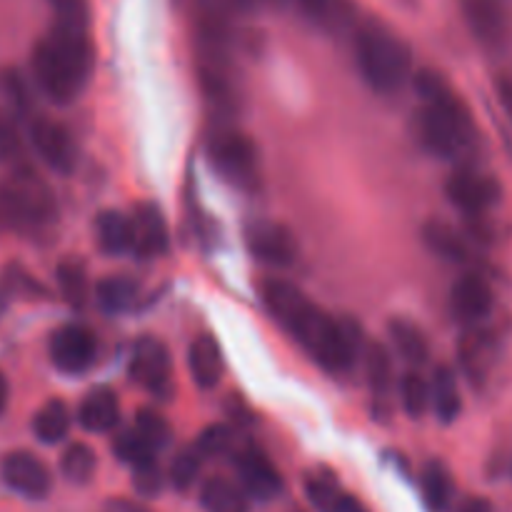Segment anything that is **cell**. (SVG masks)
<instances>
[{"label": "cell", "instance_id": "1", "mask_svg": "<svg viewBox=\"0 0 512 512\" xmlns=\"http://www.w3.org/2000/svg\"><path fill=\"white\" fill-rule=\"evenodd\" d=\"M260 298L275 323L293 335L320 368L333 375L353 370L360 355V330L353 320L333 318L283 278L260 280Z\"/></svg>", "mask_w": 512, "mask_h": 512}, {"label": "cell", "instance_id": "2", "mask_svg": "<svg viewBox=\"0 0 512 512\" xmlns=\"http://www.w3.org/2000/svg\"><path fill=\"white\" fill-rule=\"evenodd\" d=\"M413 85L423 103L415 113V135L420 145L435 158H458L463 150H468L475 135L468 105L438 70H418Z\"/></svg>", "mask_w": 512, "mask_h": 512}, {"label": "cell", "instance_id": "3", "mask_svg": "<svg viewBox=\"0 0 512 512\" xmlns=\"http://www.w3.org/2000/svg\"><path fill=\"white\" fill-rule=\"evenodd\" d=\"M93 43L88 30L55 23L33 48V78L40 93L58 105H68L83 93L93 73Z\"/></svg>", "mask_w": 512, "mask_h": 512}, {"label": "cell", "instance_id": "4", "mask_svg": "<svg viewBox=\"0 0 512 512\" xmlns=\"http://www.w3.org/2000/svg\"><path fill=\"white\" fill-rule=\"evenodd\" d=\"M355 63L378 95H398L413 80L408 43L380 20H368L355 33Z\"/></svg>", "mask_w": 512, "mask_h": 512}, {"label": "cell", "instance_id": "5", "mask_svg": "<svg viewBox=\"0 0 512 512\" xmlns=\"http://www.w3.org/2000/svg\"><path fill=\"white\" fill-rule=\"evenodd\" d=\"M58 218L48 185L30 170L18 168L0 185V225L15 230H43Z\"/></svg>", "mask_w": 512, "mask_h": 512}, {"label": "cell", "instance_id": "6", "mask_svg": "<svg viewBox=\"0 0 512 512\" xmlns=\"http://www.w3.org/2000/svg\"><path fill=\"white\" fill-rule=\"evenodd\" d=\"M208 160L233 188L255 190L260 183V160L253 140L238 130H215L208 138Z\"/></svg>", "mask_w": 512, "mask_h": 512}, {"label": "cell", "instance_id": "7", "mask_svg": "<svg viewBox=\"0 0 512 512\" xmlns=\"http://www.w3.org/2000/svg\"><path fill=\"white\" fill-rule=\"evenodd\" d=\"M245 243H248L250 255L268 268L283 270L298 260V240L290 233V228L275 220L250 223L245 228Z\"/></svg>", "mask_w": 512, "mask_h": 512}, {"label": "cell", "instance_id": "8", "mask_svg": "<svg viewBox=\"0 0 512 512\" xmlns=\"http://www.w3.org/2000/svg\"><path fill=\"white\" fill-rule=\"evenodd\" d=\"M445 193L450 203L470 218V215H485L493 205H498L503 188L493 175H485L475 168H458L445 183Z\"/></svg>", "mask_w": 512, "mask_h": 512}, {"label": "cell", "instance_id": "9", "mask_svg": "<svg viewBox=\"0 0 512 512\" xmlns=\"http://www.w3.org/2000/svg\"><path fill=\"white\" fill-rule=\"evenodd\" d=\"M128 373L133 383L148 390L150 395L165 398L173 388V365H170V353L158 338H140L135 343L133 355H130Z\"/></svg>", "mask_w": 512, "mask_h": 512}, {"label": "cell", "instance_id": "10", "mask_svg": "<svg viewBox=\"0 0 512 512\" xmlns=\"http://www.w3.org/2000/svg\"><path fill=\"white\" fill-rule=\"evenodd\" d=\"M28 138L38 158L50 170L60 175L73 173L75 163H78V148H75L73 135H70V130L63 123L50 118L30 120Z\"/></svg>", "mask_w": 512, "mask_h": 512}, {"label": "cell", "instance_id": "11", "mask_svg": "<svg viewBox=\"0 0 512 512\" xmlns=\"http://www.w3.org/2000/svg\"><path fill=\"white\" fill-rule=\"evenodd\" d=\"M468 30L483 48L500 50L512 35L510 10L505 0H460Z\"/></svg>", "mask_w": 512, "mask_h": 512}, {"label": "cell", "instance_id": "12", "mask_svg": "<svg viewBox=\"0 0 512 512\" xmlns=\"http://www.w3.org/2000/svg\"><path fill=\"white\" fill-rule=\"evenodd\" d=\"M50 360L60 373H85L98 360V338L85 325H63L50 335Z\"/></svg>", "mask_w": 512, "mask_h": 512}, {"label": "cell", "instance_id": "13", "mask_svg": "<svg viewBox=\"0 0 512 512\" xmlns=\"http://www.w3.org/2000/svg\"><path fill=\"white\" fill-rule=\"evenodd\" d=\"M0 478L13 493L28 500H43L53 490V475L48 465L28 450H13L5 455L0 460Z\"/></svg>", "mask_w": 512, "mask_h": 512}, {"label": "cell", "instance_id": "14", "mask_svg": "<svg viewBox=\"0 0 512 512\" xmlns=\"http://www.w3.org/2000/svg\"><path fill=\"white\" fill-rule=\"evenodd\" d=\"M235 470L248 498L268 503L283 493V475L278 473L268 455L258 448H243L235 453Z\"/></svg>", "mask_w": 512, "mask_h": 512}, {"label": "cell", "instance_id": "15", "mask_svg": "<svg viewBox=\"0 0 512 512\" xmlns=\"http://www.w3.org/2000/svg\"><path fill=\"white\" fill-rule=\"evenodd\" d=\"M493 305V288L478 273H465L463 278L455 280L453 290H450V310L465 325L483 323L490 315V310H493Z\"/></svg>", "mask_w": 512, "mask_h": 512}, {"label": "cell", "instance_id": "16", "mask_svg": "<svg viewBox=\"0 0 512 512\" xmlns=\"http://www.w3.org/2000/svg\"><path fill=\"white\" fill-rule=\"evenodd\" d=\"M133 228V250L135 258H160L170 248L168 223H165L160 208L150 203H140L130 215Z\"/></svg>", "mask_w": 512, "mask_h": 512}, {"label": "cell", "instance_id": "17", "mask_svg": "<svg viewBox=\"0 0 512 512\" xmlns=\"http://www.w3.org/2000/svg\"><path fill=\"white\" fill-rule=\"evenodd\" d=\"M365 375H368L370 395H373L375 418L383 420L390 413V395H393V358L383 343H370L365 348Z\"/></svg>", "mask_w": 512, "mask_h": 512}, {"label": "cell", "instance_id": "18", "mask_svg": "<svg viewBox=\"0 0 512 512\" xmlns=\"http://www.w3.org/2000/svg\"><path fill=\"white\" fill-rule=\"evenodd\" d=\"M120 420V403H118V395L113 393L110 388H93L88 390L83 400H80V408H78V423L83 425L88 433L95 435H103L115 430Z\"/></svg>", "mask_w": 512, "mask_h": 512}, {"label": "cell", "instance_id": "19", "mask_svg": "<svg viewBox=\"0 0 512 512\" xmlns=\"http://www.w3.org/2000/svg\"><path fill=\"white\" fill-rule=\"evenodd\" d=\"M188 365H190V375H193L195 385L203 390L215 388L223 378L225 370V360H223V350L220 345L215 343V338L210 335H200V338L193 340L188 350Z\"/></svg>", "mask_w": 512, "mask_h": 512}, {"label": "cell", "instance_id": "20", "mask_svg": "<svg viewBox=\"0 0 512 512\" xmlns=\"http://www.w3.org/2000/svg\"><path fill=\"white\" fill-rule=\"evenodd\" d=\"M295 5L325 33H345L355 23L353 0H295Z\"/></svg>", "mask_w": 512, "mask_h": 512}, {"label": "cell", "instance_id": "21", "mask_svg": "<svg viewBox=\"0 0 512 512\" xmlns=\"http://www.w3.org/2000/svg\"><path fill=\"white\" fill-rule=\"evenodd\" d=\"M423 240L438 258L448 260V263L465 265L473 258L468 238L443 220H428L423 228Z\"/></svg>", "mask_w": 512, "mask_h": 512}, {"label": "cell", "instance_id": "22", "mask_svg": "<svg viewBox=\"0 0 512 512\" xmlns=\"http://www.w3.org/2000/svg\"><path fill=\"white\" fill-rule=\"evenodd\" d=\"M430 405H433L440 423L445 425L455 423L460 410H463V395H460L458 375H455L448 365H440V368L435 370L433 383H430Z\"/></svg>", "mask_w": 512, "mask_h": 512}, {"label": "cell", "instance_id": "23", "mask_svg": "<svg viewBox=\"0 0 512 512\" xmlns=\"http://www.w3.org/2000/svg\"><path fill=\"white\" fill-rule=\"evenodd\" d=\"M95 238L103 253L125 255L133 250V228H130V215L120 210H103L95 218Z\"/></svg>", "mask_w": 512, "mask_h": 512}, {"label": "cell", "instance_id": "24", "mask_svg": "<svg viewBox=\"0 0 512 512\" xmlns=\"http://www.w3.org/2000/svg\"><path fill=\"white\" fill-rule=\"evenodd\" d=\"M200 508L205 512H250L243 488L225 478H208L200 485Z\"/></svg>", "mask_w": 512, "mask_h": 512}, {"label": "cell", "instance_id": "25", "mask_svg": "<svg viewBox=\"0 0 512 512\" xmlns=\"http://www.w3.org/2000/svg\"><path fill=\"white\" fill-rule=\"evenodd\" d=\"M138 283L125 275H110L103 278L95 288V300H98L100 310L108 315H120L128 313L135 303H138Z\"/></svg>", "mask_w": 512, "mask_h": 512}, {"label": "cell", "instance_id": "26", "mask_svg": "<svg viewBox=\"0 0 512 512\" xmlns=\"http://www.w3.org/2000/svg\"><path fill=\"white\" fill-rule=\"evenodd\" d=\"M388 333L390 340H393L395 350L403 360L413 365H423L430 355V345L428 338H425L423 330L408 318H393L388 323Z\"/></svg>", "mask_w": 512, "mask_h": 512}, {"label": "cell", "instance_id": "27", "mask_svg": "<svg viewBox=\"0 0 512 512\" xmlns=\"http://www.w3.org/2000/svg\"><path fill=\"white\" fill-rule=\"evenodd\" d=\"M493 355V338H490L488 333H483V330H470V333L463 335V340H460V363H463L470 380H483L485 375H488Z\"/></svg>", "mask_w": 512, "mask_h": 512}, {"label": "cell", "instance_id": "28", "mask_svg": "<svg viewBox=\"0 0 512 512\" xmlns=\"http://www.w3.org/2000/svg\"><path fill=\"white\" fill-rule=\"evenodd\" d=\"M420 488H423L425 505L433 512H445L453 503L455 495V483L450 470L445 468L440 460H430L423 470V478H420Z\"/></svg>", "mask_w": 512, "mask_h": 512}, {"label": "cell", "instance_id": "29", "mask_svg": "<svg viewBox=\"0 0 512 512\" xmlns=\"http://www.w3.org/2000/svg\"><path fill=\"white\" fill-rule=\"evenodd\" d=\"M70 430V410L63 400H48L33 418V433L40 443L55 445Z\"/></svg>", "mask_w": 512, "mask_h": 512}, {"label": "cell", "instance_id": "30", "mask_svg": "<svg viewBox=\"0 0 512 512\" xmlns=\"http://www.w3.org/2000/svg\"><path fill=\"white\" fill-rule=\"evenodd\" d=\"M55 275H58V288L65 303L75 310L83 308L85 300H88V273H85V265L78 263V260H63L58 270H55Z\"/></svg>", "mask_w": 512, "mask_h": 512}, {"label": "cell", "instance_id": "31", "mask_svg": "<svg viewBox=\"0 0 512 512\" xmlns=\"http://www.w3.org/2000/svg\"><path fill=\"white\" fill-rule=\"evenodd\" d=\"M113 453L118 455V460H123L125 465L135 468L140 463H148V460H155L158 455V448L140 433L138 428H128L120 435H115L113 440Z\"/></svg>", "mask_w": 512, "mask_h": 512}, {"label": "cell", "instance_id": "32", "mask_svg": "<svg viewBox=\"0 0 512 512\" xmlns=\"http://www.w3.org/2000/svg\"><path fill=\"white\" fill-rule=\"evenodd\" d=\"M95 468H98V460L85 443H73L60 458V470H63L65 480L73 485H88L93 480Z\"/></svg>", "mask_w": 512, "mask_h": 512}, {"label": "cell", "instance_id": "33", "mask_svg": "<svg viewBox=\"0 0 512 512\" xmlns=\"http://www.w3.org/2000/svg\"><path fill=\"white\" fill-rule=\"evenodd\" d=\"M400 400H403L405 413L413 420H420L430 408V383L418 373V370H408L400 383Z\"/></svg>", "mask_w": 512, "mask_h": 512}, {"label": "cell", "instance_id": "34", "mask_svg": "<svg viewBox=\"0 0 512 512\" xmlns=\"http://www.w3.org/2000/svg\"><path fill=\"white\" fill-rule=\"evenodd\" d=\"M305 495L318 512H335L343 490L330 473H313L305 480Z\"/></svg>", "mask_w": 512, "mask_h": 512}, {"label": "cell", "instance_id": "35", "mask_svg": "<svg viewBox=\"0 0 512 512\" xmlns=\"http://www.w3.org/2000/svg\"><path fill=\"white\" fill-rule=\"evenodd\" d=\"M203 455L198 453V448H185L180 450L178 455L173 458V463H170V483H173L175 490H180V493H188L190 488L195 485V480H198L200 475V468H203Z\"/></svg>", "mask_w": 512, "mask_h": 512}, {"label": "cell", "instance_id": "36", "mask_svg": "<svg viewBox=\"0 0 512 512\" xmlns=\"http://www.w3.org/2000/svg\"><path fill=\"white\" fill-rule=\"evenodd\" d=\"M55 13V23L68 25V28L88 30L90 5L88 0H48Z\"/></svg>", "mask_w": 512, "mask_h": 512}, {"label": "cell", "instance_id": "37", "mask_svg": "<svg viewBox=\"0 0 512 512\" xmlns=\"http://www.w3.org/2000/svg\"><path fill=\"white\" fill-rule=\"evenodd\" d=\"M23 153H25V145H23V135H20L18 125H15L13 118L3 115V118H0V158H3L5 163H13L18 165V168H23V165H20Z\"/></svg>", "mask_w": 512, "mask_h": 512}, {"label": "cell", "instance_id": "38", "mask_svg": "<svg viewBox=\"0 0 512 512\" xmlns=\"http://www.w3.org/2000/svg\"><path fill=\"white\" fill-rule=\"evenodd\" d=\"M195 448L203 458H218V455L230 453L233 450V430L225 428V425H210L208 430H203Z\"/></svg>", "mask_w": 512, "mask_h": 512}, {"label": "cell", "instance_id": "39", "mask_svg": "<svg viewBox=\"0 0 512 512\" xmlns=\"http://www.w3.org/2000/svg\"><path fill=\"white\" fill-rule=\"evenodd\" d=\"M133 488L138 490L143 498H155L163 490V473H160L158 463L148 460V463H140L133 468Z\"/></svg>", "mask_w": 512, "mask_h": 512}, {"label": "cell", "instance_id": "40", "mask_svg": "<svg viewBox=\"0 0 512 512\" xmlns=\"http://www.w3.org/2000/svg\"><path fill=\"white\" fill-rule=\"evenodd\" d=\"M135 428H138L158 450L163 448V445H168L170 425L163 415L153 413V410H143V413L138 415V420H135Z\"/></svg>", "mask_w": 512, "mask_h": 512}, {"label": "cell", "instance_id": "41", "mask_svg": "<svg viewBox=\"0 0 512 512\" xmlns=\"http://www.w3.org/2000/svg\"><path fill=\"white\" fill-rule=\"evenodd\" d=\"M495 90H498L500 105H503L505 113L512 120V73H500L495 78Z\"/></svg>", "mask_w": 512, "mask_h": 512}, {"label": "cell", "instance_id": "42", "mask_svg": "<svg viewBox=\"0 0 512 512\" xmlns=\"http://www.w3.org/2000/svg\"><path fill=\"white\" fill-rule=\"evenodd\" d=\"M458 512H495L493 503L488 498H480V495H473V498H465L460 503Z\"/></svg>", "mask_w": 512, "mask_h": 512}, {"label": "cell", "instance_id": "43", "mask_svg": "<svg viewBox=\"0 0 512 512\" xmlns=\"http://www.w3.org/2000/svg\"><path fill=\"white\" fill-rule=\"evenodd\" d=\"M335 512H368V508H365V505L360 503L358 498H353V495L343 493V495H340L338 505H335Z\"/></svg>", "mask_w": 512, "mask_h": 512}, {"label": "cell", "instance_id": "44", "mask_svg": "<svg viewBox=\"0 0 512 512\" xmlns=\"http://www.w3.org/2000/svg\"><path fill=\"white\" fill-rule=\"evenodd\" d=\"M108 512H150V510H145L143 505L130 503V500H113V503H108Z\"/></svg>", "mask_w": 512, "mask_h": 512}, {"label": "cell", "instance_id": "45", "mask_svg": "<svg viewBox=\"0 0 512 512\" xmlns=\"http://www.w3.org/2000/svg\"><path fill=\"white\" fill-rule=\"evenodd\" d=\"M8 393H10V388H8V380H5V375L0 373V415H3L5 405H8Z\"/></svg>", "mask_w": 512, "mask_h": 512}, {"label": "cell", "instance_id": "46", "mask_svg": "<svg viewBox=\"0 0 512 512\" xmlns=\"http://www.w3.org/2000/svg\"><path fill=\"white\" fill-rule=\"evenodd\" d=\"M233 5L238 8H255V5H263V3H283V0H230Z\"/></svg>", "mask_w": 512, "mask_h": 512}, {"label": "cell", "instance_id": "47", "mask_svg": "<svg viewBox=\"0 0 512 512\" xmlns=\"http://www.w3.org/2000/svg\"><path fill=\"white\" fill-rule=\"evenodd\" d=\"M3 308H5V300H3V295H0V313H3Z\"/></svg>", "mask_w": 512, "mask_h": 512}]
</instances>
